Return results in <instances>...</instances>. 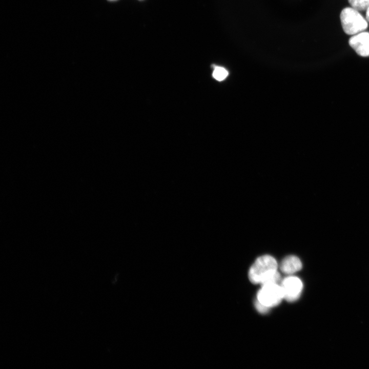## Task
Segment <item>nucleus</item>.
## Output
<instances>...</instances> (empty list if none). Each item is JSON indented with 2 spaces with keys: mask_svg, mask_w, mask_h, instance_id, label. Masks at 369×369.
Instances as JSON below:
<instances>
[{
  "mask_svg": "<svg viewBox=\"0 0 369 369\" xmlns=\"http://www.w3.org/2000/svg\"><path fill=\"white\" fill-rule=\"evenodd\" d=\"M278 264L276 259L269 255L259 257L251 266L249 271V278L254 284L263 285L278 283L280 275L277 271Z\"/></svg>",
  "mask_w": 369,
  "mask_h": 369,
  "instance_id": "nucleus-1",
  "label": "nucleus"
},
{
  "mask_svg": "<svg viewBox=\"0 0 369 369\" xmlns=\"http://www.w3.org/2000/svg\"><path fill=\"white\" fill-rule=\"evenodd\" d=\"M340 17L343 30L347 34L355 35L367 27L366 20L358 10L352 7L344 8Z\"/></svg>",
  "mask_w": 369,
  "mask_h": 369,
  "instance_id": "nucleus-2",
  "label": "nucleus"
},
{
  "mask_svg": "<svg viewBox=\"0 0 369 369\" xmlns=\"http://www.w3.org/2000/svg\"><path fill=\"white\" fill-rule=\"evenodd\" d=\"M283 299L282 289L278 283L262 285L257 294V300L269 308L278 305Z\"/></svg>",
  "mask_w": 369,
  "mask_h": 369,
  "instance_id": "nucleus-3",
  "label": "nucleus"
},
{
  "mask_svg": "<svg viewBox=\"0 0 369 369\" xmlns=\"http://www.w3.org/2000/svg\"><path fill=\"white\" fill-rule=\"evenodd\" d=\"M283 299L289 302L298 299L303 289V283L298 277L290 276L284 278L280 283Z\"/></svg>",
  "mask_w": 369,
  "mask_h": 369,
  "instance_id": "nucleus-4",
  "label": "nucleus"
},
{
  "mask_svg": "<svg viewBox=\"0 0 369 369\" xmlns=\"http://www.w3.org/2000/svg\"><path fill=\"white\" fill-rule=\"evenodd\" d=\"M350 46L360 56H369V33L362 32L351 37L348 41Z\"/></svg>",
  "mask_w": 369,
  "mask_h": 369,
  "instance_id": "nucleus-5",
  "label": "nucleus"
},
{
  "mask_svg": "<svg viewBox=\"0 0 369 369\" xmlns=\"http://www.w3.org/2000/svg\"><path fill=\"white\" fill-rule=\"evenodd\" d=\"M302 264L300 259L294 255H289L285 257L280 265V270L286 274H293L300 271Z\"/></svg>",
  "mask_w": 369,
  "mask_h": 369,
  "instance_id": "nucleus-6",
  "label": "nucleus"
},
{
  "mask_svg": "<svg viewBox=\"0 0 369 369\" xmlns=\"http://www.w3.org/2000/svg\"><path fill=\"white\" fill-rule=\"evenodd\" d=\"M352 8L358 11L366 10L369 7V0H348Z\"/></svg>",
  "mask_w": 369,
  "mask_h": 369,
  "instance_id": "nucleus-7",
  "label": "nucleus"
},
{
  "mask_svg": "<svg viewBox=\"0 0 369 369\" xmlns=\"http://www.w3.org/2000/svg\"><path fill=\"white\" fill-rule=\"evenodd\" d=\"M228 71L221 67H215L213 72V77L218 81L224 80L228 75Z\"/></svg>",
  "mask_w": 369,
  "mask_h": 369,
  "instance_id": "nucleus-8",
  "label": "nucleus"
},
{
  "mask_svg": "<svg viewBox=\"0 0 369 369\" xmlns=\"http://www.w3.org/2000/svg\"><path fill=\"white\" fill-rule=\"evenodd\" d=\"M255 306L257 310L261 314L266 313L270 309L260 303L257 300L255 302Z\"/></svg>",
  "mask_w": 369,
  "mask_h": 369,
  "instance_id": "nucleus-9",
  "label": "nucleus"
},
{
  "mask_svg": "<svg viewBox=\"0 0 369 369\" xmlns=\"http://www.w3.org/2000/svg\"><path fill=\"white\" fill-rule=\"evenodd\" d=\"M366 19L369 22V7L366 10Z\"/></svg>",
  "mask_w": 369,
  "mask_h": 369,
  "instance_id": "nucleus-10",
  "label": "nucleus"
},
{
  "mask_svg": "<svg viewBox=\"0 0 369 369\" xmlns=\"http://www.w3.org/2000/svg\"><path fill=\"white\" fill-rule=\"evenodd\" d=\"M109 1H116V0H109Z\"/></svg>",
  "mask_w": 369,
  "mask_h": 369,
  "instance_id": "nucleus-11",
  "label": "nucleus"
}]
</instances>
